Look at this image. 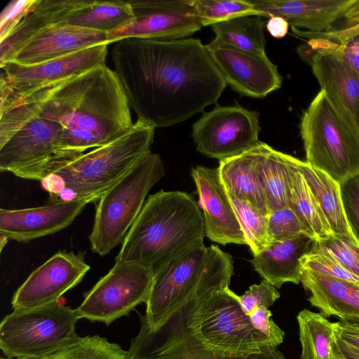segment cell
<instances>
[{"mask_svg": "<svg viewBox=\"0 0 359 359\" xmlns=\"http://www.w3.org/2000/svg\"><path fill=\"white\" fill-rule=\"evenodd\" d=\"M137 120L154 128L181 123L215 104L226 83L201 40L127 38L111 52Z\"/></svg>", "mask_w": 359, "mask_h": 359, "instance_id": "obj_1", "label": "cell"}, {"mask_svg": "<svg viewBox=\"0 0 359 359\" xmlns=\"http://www.w3.org/2000/svg\"><path fill=\"white\" fill-rule=\"evenodd\" d=\"M28 94L61 127L56 163L106 145L134 124L121 83L106 64Z\"/></svg>", "mask_w": 359, "mask_h": 359, "instance_id": "obj_2", "label": "cell"}, {"mask_svg": "<svg viewBox=\"0 0 359 359\" xmlns=\"http://www.w3.org/2000/svg\"><path fill=\"white\" fill-rule=\"evenodd\" d=\"M203 215L189 194L161 190L150 195L127 233L115 262L145 266L156 274L203 244Z\"/></svg>", "mask_w": 359, "mask_h": 359, "instance_id": "obj_3", "label": "cell"}, {"mask_svg": "<svg viewBox=\"0 0 359 359\" xmlns=\"http://www.w3.org/2000/svg\"><path fill=\"white\" fill-rule=\"evenodd\" d=\"M155 128L137 120L124 135L102 147L56 163L41 181L52 203H89L101 196L151 152Z\"/></svg>", "mask_w": 359, "mask_h": 359, "instance_id": "obj_4", "label": "cell"}, {"mask_svg": "<svg viewBox=\"0 0 359 359\" xmlns=\"http://www.w3.org/2000/svg\"><path fill=\"white\" fill-rule=\"evenodd\" d=\"M0 170L41 181L57 161L60 124L29 94L0 93Z\"/></svg>", "mask_w": 359, "mask_h": 359, "instance_id": "obj_5", "label": "cell"}, {"mask_svg": "<svg viewBox=\"0 0 359 359\" xmlns=\"http://www.w3.org/2000/svg\"><path fill=\"white\" fill-rule=\"evenodd\" d=\"M233 274L231 256L217 245L192 248L154 274L146 313L140 316L155 331L191 300L229 287Z\"/></svg>", "mask_w": 359, "mask_h": 359, "instance_id": "obj_6", "label": "cell"}, {"mask_svg": "<svg viewBox=\"0 0 359 359\" xmlns=\"http://www.w3.org/2000/svg\"><path fill=\"white\" fill-rule=\"evenodd\" d=\"M184 308L192 334L218 355L248 357L274 347L267 337L254 328L237 294L229 287L193 299Z\"/></svg>", "mask_w": 359, "mask_h": 359, "instance_id": "obj_7", "label": "cell"}, {"mask_svg": "<svg viewBox=\"0 0 359 359\" xmlns=\"http://www.w3.org/2000/svg\"><path fill=\"white\" fill-rule=\"evenodd\" d=\"M306 163L340 183L359 172V128L320 90L300 123Z\"/></svg>", "mask_w": 359, "mask_h": 359, "instance_id": "obj_8", "label": "cell"}, {"mask_svg": "<svg viewBox=\"0 0 359 359\" xmlns=\"http://www.w3.org/2000/svg\"><path fill=\"white\" fill-rule=\"evenodd\" d=\"M164 175L160 156L151 151L101 196L89 236L93 252L103 257L122 244L147 194Z\"/></svg>", "mask_w": 359, "mask_h": 359, "instance_id": "obj_9", "label": "cell"}, {"mask_svg": "<svg viewBox=\"0 0 359 359\" xmlns=\"http://www.w3.org/2000/svg\"><path fill=\"white\" fill-rule=\"evenodd\" d=\"M79 319L75 309L58 302L13 309L0 324V348L8 358H46L79 337Z\"/></svg>", "mask_w": 359, "mask_h": 359, "instance_id": "obj_10", "label": "cell"}, {"mask_svg": "<svg viewBox=\"0 0 359 359\" xmlns=\"http://www.w3.org/2000/svg\"><path fill=\"white\" fill-rule=\"evenodd\" d=\"M154 273L138 264L115 262L114 266L85 294L75 309L79 318L110 325L147 303Z\"/></svg>", "mask_w": 359, "mask_h": 359, "instance_id": "obj_11", "label": "cell"}, {"mask_svg": "<svg viewBox=\"0 0 359 359\" xmlns=\"http://www.w3.org/2000/svg\"><path fill=\"white\" fill-rule=\"evenodd\" d=\"M140 321V332L131 341L127 359H286L274 347L248 357L222 356L210 351L189 330L184 306L155 331H150L141 317Z\"/></svg>", "mask_w": 359, "mask_h": 359, "instance_id": "obj_12", "label": "cell"}, {"mask_svg": "<svg viewBox=\"0 0 359 359\" xmlns=\"http://www.w3.org/2000/svg\"><path fill=\"white\" fill-rule=\"evenodd\" d=\"M260 130L257 111L241 106H217L194 123L191 136L200 153L221 161L255 145Z\"/></svg>", "mask_w": 359, "mask_h": 359, "instance_id": "obj_13", "label": "cell"}, {"mask_svg": "<svg viewBox=\"0 0 359 359\" xmlns=\"http://www.w3.org/2000/svg\"><path fill=\"white\" fill-rule=\"evenodd\" d=\"M134 18L107 33L109 43L127 38L157 41L186 39L203 27L194 0H128Z\"/></svg>", "mask_w": 359, "mask_h": 359, "instance_id": "obj_14", "label": "cell"}, {"mask_svg": "<svg viewBox=\"0 0 359 359\" xmlns=\"http://www.w3.org/2000/svg\"><path fill=\"white\" fill-rule=\"evenodd\" d=\"M262 17L279 16L309 32L343 33L359 23V0H250Z\"/></svg>", "mask_w": 359, "mask_h": 359, "instance_id": "obj_15", "label": "cell"}, {"mask_svg": "<svg viewBox=\"0 0 359 359\" xmlns=\"http://www.w3.org/2000/svg\"><path fill=\"white\" fill-rule=\"evenodd\" d=\"M108 44L95 45L32 65L12 61L0 65V90L22 95L105 64Z\"/></svg>", "mask_w": 359, "mask_h": 359, "instance_id": "obj_16", "label": "cell"}, {"mask_svg": "<svg viewBox=\"0 0 359 359\" xmlns=\"http://www.w3.org/2000/svg\"><path fill=\"white\" fill-rule=\"evenodd\" d=\"M90 269L84 252L57 251L17 289L11 302L13 309H29L58 302L65 292L81 282Z\"/></svg>", "mask_w": 359, "mask_h": 359, "instance_id": "obj_17", "label": "cell"}, {"mask_svg": "<svg viewBox=\"0 0 359 359\" xmlns=\"http://www.w3.org/2000/svg\"><path fill=\"white\" fill-rule=\"evenodd\" d=\"M205 46L226 84L239 94L262 98L280 88L282 77L266 53L243 51L213 41Z\"/></svg>", "mask_w": 359, "mask_h": 359, "instance_id": "obj_18", "label": "cell"}, {"mask_svg": "<svg viewBox=\"0 0 359 359\" xmlns=\"http://www.w3.org/2000/svg\"><path fill=\"white\" fill-rule=\"evenodd\" d=\"M191 176L203 211L205 236L223 245L228 243L248 245L218 169L198 165L192 169Z\"/></svg>", "mask_w": 359, "mask_h": 359, "instance_id": "obj_19", "label": "cell"}, {"mask_svg": "<svg viewBox=\"0 0 359 359\" xmlns=\"http://www.w3.org/2000/svg\"><path fill=\"white\" fill-rule=\"evenodd\" d=\"M88 202L73 200L18 209H0V233L20 243L54 234L72 224Z\"/></svg>", "mask_w": 359, "mask_h": 359, "instance_id": "obj_20", "label": "cell"}, {"mask_svg": "<svg viewBox=\"0 0 359 359\" xmlns=\"http://www.w3.org/2000/svg\"><path fill=\"white\" fill-rule=\"evenodd\" d=\"M331 101L359 128V72L336 50L297 51Z\"/></svg>", "mask_w": 359, "mask_h": 359, "instance_id": "obj_21", "label": "cell"}, {"mask_svg": "<svg viewBox=\"0 0 359 359\" xmlns=\"http://www.w3.org/2000/svg\"><path fill=\"white\" fill-rule=\"evenodd\" d=\"M104 43L109 44L107 33L65 23L54 24L37 32L9 61L32 65Z\"/></svg>", "mask_w": 359, "mask_h": 359, "instance_id": "obj_22", "label": "cell"}, {"mask_svg": "<svg viewBox=\"0 0 359 359\" xmlns=\"http://www.w3.org/2000/svg\"><path fill=\"white\" fill-rule=\"evenodd\" d=\"M315 240L306 233L276 242L257 255L251 261L256 271L276 287L285 283L299 284L303 267L302 258L308 254Z\"/></svg>", "mask_w": 359, "mask_h": 359, "instance_id": "obj_23", "label": "cell"}, {"mask_svg": "<svg viewBox=\"0 0 359 359\" xmlns=\"http://www.w3.org/2000/svg\"><path fill=\"white\" fill-rule=\"evenodd\" d=\"M301 283L311 293V306L325 317L359 323V285L303 269Z\"/></svg>", "mask_w": 359, "mask_h": 359, "instance_id": "obj_24", "label": "cell"}, {"mask_svg": "<svg viewBox=\"0 0 359 359\" xmlns=\"http://www.w3.org/2000/svg\"><path fill=\"white\" fill-rule=\"evenodd\" d=\"M259 142L238 156L219 161L217 169L228 194L248 202L268 215L269 210L258 170Z\"/></svg>", "mask_w": 359, "mask_h": 359, "instance_id": "obj_25", "label": "cell"}, {"mask_svg": "<svg viewBox=\"0 0 359 359\" xmlns=\"http://www.w3.org/2000/svg\"><path fill=\"white\" fill-rule=\"evenodd\" d=\"M302 161L259 142L258 170L269 214L290 206L292 182Z\"/></svg>", "mask_w": 359, "mask_h": 359, "instance_id": "obj_26", "label": "cell"}, {"mask_svg": "<svg viewBox=\"0 0 359 359\" xmlns=\"http://www.w3.org/2000/svg\"><path fill=\"white\" fill-rule=\"evenodd\" d=\"M84 0H38L20 22L0 41V65L13 55L33 36L43 28L64 23L67 15Z\"/></svg>", "mask_w": 359, "mask_h": 359, "instance_id": "obj_27", "label": "cell"}, {"mask_svg": "<svg viewBox=\"0 0 359 359\" xmlns=\"http://www.w3.org/2000/svg\"><path fill=\"white\" fill-rule=\"evenodd\" d=\"M133 18L128 1L84 0L67 15L64 23L107 34L129 24Z\"/></svg>", "mask_w": 359, "mask_h": 359, "instance_id": "obj_28", "label": "cell"}, {"mask_svg": "<svg viewBox=\"0 0 359 359\" xmlns=\"http://www.w3.org/2000/svg\"><path fill=\"white\" fill-rule=\"evenodd\" d=\"M299 170L318 203L333 234L353 238L344 212L339 183L306 162L302 161Z\"/></svg>", "mask_w": 359, "mask_h": 359, "instance_id": "obj_29", "label": "cell"}, {"mask_svg": "<svg viewBox=\"0 0 359 359\" xmlns=\"http://www.w3.org/2000/svg\"><path fill=\"white\" fill-rule=\"evenodd\" d=\"M297 320L302 359H333L337 344L333 323L321 313L301 311Z\"/></svg>", "mask_w": 359, "mask_h": 359, "instance_id": "obj_30", "label": "cell"}, {"mask_svg": "<svg viewBox=\"0 0 359 359\" xmlns=\"http://www.w3.org/2000/svg\"><path fill=\"white\" fill-rule=\"evenodd\" d=\"M262 16L242 15L211 25L217 43L243 51L263 54L266 39Z\"/></svg>", "mask_w": 359, "mask_h": 359, "instance_id": "obj_31", "label": "cell"}, {"mask_svg": "<svg viewBox=\"0 0 359 359\" xmlns=\"http://www.w3.org/2000/svg\"><path fill=\"white\" fill-rule=\"evenodd\" d=\"M290 207L315 241L326 238L333 234L318 203L299 170L293 179Z\"/></svg>", "mask_w": 359, "mask_h": 359, "instance_id": "obj_32", "label": "cell"}, {"mask_svg": "<svg viewBox=\"0 0 359 359\" xmlns=\"http://www.w3.org/2000/svg\"><path fill=\"white\" fill-rule=\"evenodd\" d=\"M232 206L236 214L253 255H257L271 245L268 237V215L252 205L248 202L241 200L228 194Z\"/></svg>", "mask_w": 359, "mask_h": 359, "instance_id": "obj_33", "label": "cell"}, {"mask_svg": "<svg viewBox=\"0 0 359 359\" xmlns=\"http://www.w3.org/2000/svg\"><path fill=\"white\" fill-rule=\"evenodd\" d=\"M44 359H127V351L98 335L79 337Z\"/></svg>", "mask_w": 359, "mask_h": 359, "instance_id": "obj_34", "label": "cell"}, {"mask_svg": "<svg viewBox=\"0 0 359 359\" xmlns=\"http://www.w3.org/2000/svg\"><path fill=\"white\" fill-rule=\"evenodd\" d=\"M194 5L202 26L242 15H258L250 0H194Z\"/></svg>", "mask_w": 359, "mask_h": 359, "instance_id": "obj_35", "label": "cell"}, {"mask_svg": "<svg viewBox=\"0 0 359 359\" xmlns=\"http://www.w3.org/2000/svg\"><path fill=\"white\" fill-rule=\"evenodd\" d=\"M311 250L327 252L347 271L359 277V243L354 238L332 234L326 238L315 241Z\"/></svg>", "mask_w": 359, "mask_h": 359, "instance_id": "obj_36", "label": "cell"}, {"mask_svg": "<svg viewBox=\"0 0 359 359\" xmlns=\"http://www.w3.org/2000/svg\"><path fill=\"white\" fill-rule=\"evenodd\" d=\"M267 228L271 245L276 242L292 238L302 233L310 236L307 229L290 206L269 213Z\"/></svg>", "mask_w": 359, "mask_h": 359, "instance_id": "obj_37", "label": "cell"}, {"mask_svg": "<svg viewBox=\"0 0 359 359\" xmlns=\"http://www.w3.org/2000/svg\"><path fill=\"white\" fill-rule=\"evenodd\" d=\"M301 261L303 269L351 282L359 285V277L347 271L335 258L326 252L311 250L302 258Z\"/></svg>", "mask_w": 359, "mask_h": 359, "instance_id": "obj_38", "label": "cell"}, {"mask_svg": "<svg viewBox=\"0 0 359 359\" xmlns=\"http://www.w3.org/2000/svg\"><path fill=\"white\" fill-rule=\"evenodd\" d=\"M345 217L355 240L359 243V172L339 183Z\"/></svg>", "mask_w": 359, "mask_h": 359, "instance_id": "obj_39", "label": "cell"}, {"mask_svg": "<svg viewBox=\"0 0 359 359\" xmlns=\"http://www.w3.org/2000/svg\"><path fill=\"white\" fill-rule=\"evenodd\" d=\"M280 296L276 287L263 279L259 284L250 286L244 294H237V299L244 313L250 316L259 307L269 309Z\"/></svg>", "mask_w": 359, "mask_h": 359, "instance_id": "obj_40", "label": "cell"}, {"mask_svg": "<svg viewBox=\"0 0 359 359\" xmlns=\"http://www.w3.org/2000/svg\"><path fill=\"white\" fill-rule=\"evenodd\" d=\"M38 0H14L3 9L0 15V41L6 38L29 13Z\"/></svg>", "mask_w": 359, "mask_h": 359, "instance_id": "obj_41", "label": "cell"}, {"mask_svg": "<svg viewBox=\"0 0 359 359\" xmlns=\"http://www.w3.org/2000/svg\"><path fill=\"white\" fill-rule=\"evenodd\" d=\"M313 47L314 51L323 50L337 51L350 66L359 72V32L338 43H329L314 40Z\"/></svg>", "mask_w": 359, "mask_h": 359, "instance_id": "obj_42", "label": "cell"}, {"mask_svg": "<svg viewBox=\"0 0 359 359\" xmlns=\"http://www.w3.org/2000/svg\"><path fill=\"white\" fill-rule=\"evenodd\" d=\"M271 312L266 307L257 308L249 317L255 330L267 337L274 347L283 343L285 333L280 327L270 319Z\"/></svg>", "mask_w": 359, "mask_h": 359, "instance_id": "obj_43", "label": "cell"}, {"mask_svg": "<svg viewBox=\"0 0 359 359\" xmlns=\"http://www.w3.org/2000/svg\"><path fill=\"white\" fill-rule=\"evenodd\" d=\"M333 327L337 341L359 351V323L339 320Z\"/></svg>", "mask_w": 359, "mask_h": 359, "instance_id": "obj_44", "label": "cell"}, {"mask_svg": "<svg viewBox=\"0 0 359 359\" xmlns=\"http://www.w3.org/2000/svg\"><path fill=\"white\" fill-rule=\"evenodd\" d=\"M266 29L269 34L275 38L284 37L289 28L288 22L283 18L279 16H272L269 18L266 25Z\"/></svg>", "mask_w": 359, "mask_h": 359, "instance_id": "obj_45", "label": "cell"}, {"mask_svg": "<svg viewBox=\"0 0 359 359\" xmlns=\"http://www.w3.org/2000/svg\"><path fill=\"white\" fill-rule=\"evenodd\" d=\"M338 344L341 350V351L344 353V354L347 357L348 359H359V351L343 343L341 341H337Z\"/></svg>", "mask_w": 359, "mask_h": 359, "instance_id": "obj_46", "label": "cell"}, {"mask_svg": "<svg viewBox=\"0 0 359 359\" xmlns=\"http://www.w3.org/2000/svg\"><path fill=\"white\" fill-rule=\"evenodd\" d=\"M333 359H348L341 351V350L338 344V342H337V344L334 347Z\"/></svg>", "mask_w": 359, "mask_h": 359, "instance_id": "obj_47", "label": "cell"}, {"mask_svg": "<svg viewBox=\"0 0 359 359\" xmlns=\"http://www.w3.org/2000/svg\"><path fill=\"white\" fill-rule=\"evenodd\" d=\"M9 239L4 235L0 233V252L1 253Z\"/></svg>", "mask_w": 359, "mask_h": 359, "instance_id": "obj_48", "label": "cell"}, {"mask_svg": "<svg viewBox=\"0 0 359 359\" xmlns=\"http://www.w3.org/2000/svg\"><path fill=\"white\" fill-rule=\"evenodd\" d=\"M1 359H15V358H1Z\"/></svg>", "mask_w": 359, "mask_h": 359, "instance_id": "obj_49", "label": "cell"}]
</instances>
